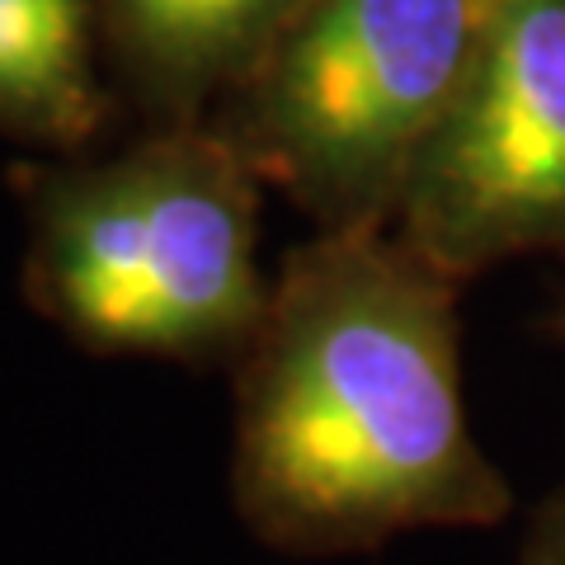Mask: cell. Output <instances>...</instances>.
Returning a JSON list of instances; mask_svg holds the SVG:
<instances>
[{
	"label": "cell",
	"instance_id": "3",
	"mask_svg": "<svg viewBox=\"0 0 565 565\" xmlns=\"http://www.w3.org/2000/svg\"><path fill=\"white\" fill-rule=\"evenodd\" d=\"M481 43V0H297L250 66L241 151L326 226L392 222Z\"/></svg>",
	"mask_w": 565,
	"mask_h": 565
},
{
	"label": "cell",
	"instance_id": "1",
	"mask_svg": "<svg viewBox=\"0 0 565 565\" xmlns=\"http://www.w3.org/2000/svg\"><path fill=\"white\" fill-rule=\"evenodd\" d=\"M457 282L386 222L288 255L236 386L232 490L259 542L340 556L514 509L467 419Z\"/></svg>",
	"mask_w": 565,
	"mask_h": 565
},
{
	"label": "cell",
	"instance_id": "4",
	"mask_svg": "<svg viewBox=\"0 0 565 565\" xmlns=\"http://www.w3.org/2000/svg\"><path fill=\"white\" fill-rule=\"evenodd\" d=\"M392 222L452 278L565 255V0H481L462 95Z\"/></svg>",
	"mask_w": 565,
	"mask_h": 565
},
{
	"label": "cell",
	"instance_id": "2",
	"mask_svg": "<svg viewBox=\"0 0 565 565\" xmlns=\"http://www.w3.org/2000/svg\"><path fill=\"white\" fill-rule=\"evenodd\" d=\"M255 174L241 141L174 137L57 184L39 232L57 321L128 353L250 344L269 307Z\"/></svg>",
	"mask_w": 565,
	"mask_h": 565
},
{
	"label": "cell",
	"instance_id": "6",
	"mask_svg": "<svg viewBox=\"0 0 565 565\" xmlns=\"http://www.w3.org/2000/svg\"><path fill=\"white\" fill-rule=\"evenodd\" d=\"M297 0H118L137 47L174 81H203L255 57Z\"/></svg>",
	"mask_w": 565,
	"mask_h": 565
},
{
	"label": "cell",
	"instance_id": "7",
	"mask_svg": "<svg viewBox=\"0 0 565 565\" xmlns=\"http://www.w3.org/2000/svg\"><path fill=\"white\" fill-rule=\"evenodd\" d=\"M514 565H565V481L533 509Z\"/></svg>",
	"mask_w": 565,
	"mask_h": 565
},
{
	"label": "cell",
	"instance_id": "5",
	"mask_svg": "<svg viewBox=\"0 0 565 565\" xmlns=\"http://www.w3.org/2000/svg\"><path fill=\"white\" fill-rule=\"evenodd\" d=\"M95 109L81 0H0V118L76 137Z\"/></svg>",
	"mask_w": 565,
	"mask_h": 565
},
{
	"label": "cell",
	"instance_id": "8",
	"mask_svg": "<svg viewBox=\"0 0 565 565\" xmlns=\"http://www.w3.org/2000/svg\"><path fill=\"white\" fill-rule=\"evenodd\" d=\"M546 330H552V334H556V340L565 344V292L556 297V307H552V321H546Z\"/></svg>",
	"mask_w": 565,
	"mask_h": 565
}]
</instances>
